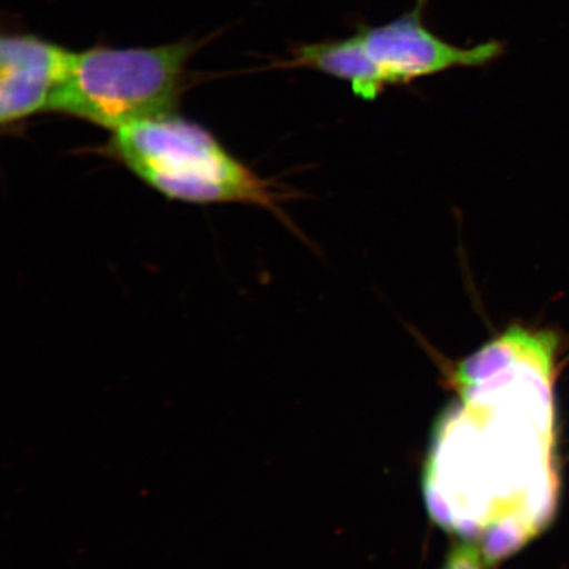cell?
<instances>
[{"label":"cell","mask_w":569,"mask_h":569,"mask_svg":"<svg viewBox=\"0 0 569 569\" xmlns=\"http://www.w3.org/2000/svg\"><path fill=\"white\" fill-rule=\"evenodd\" d=\"M109 151L141 181L176 201L276 209L268 182L203 127L173 113L119 128L112 132Z\"/></svg>","instance_id":"cell-1"},{"label":"cell","mask_w":569,"mask_h":569,"mask_svg":"<svg viewBox=\"0 0 569 569\" xmlns=\"http://www.w3.org/2000/svg\"><path fill=\"white\" fill-rule=\"evenodd\" d=\"M427 0L387 24L360 26L350 38L297 46L276 68H305L339 78L372 101L383 90L457 68H482L505 53L501 41L472 48L450 44L425 24Z\"/></svg>","instance_id":"cell-2"},{"label":"cell","mask_w":569,"mask_h":569,"mask_svg":"<svg viewBox=\"0 0 569 569\" xmlns=\"http://www.w3.org/2000/svg\"><path fill=\"white\" fill-rule=\"evenodd\" d=\"M198 42L151 48L97 47L71 52L66 77L47 111L119 128L173 113L184 68Z\"/></svg>","instance_id":"cell-3"},{"label":"cell","mask_w":569,"mask_h":569,"mask_svg":"<svg viewBox=\"0 0 569 569\" xmlns=\"http://www.w3.org/2000/svg\"><path fill=\"white\" fill-rule=\"evenodd\" d=\"M71 52L34 34H4L0 41V122H23L49 102L66 77Z\"/></svg>","instance_id":"cell-4"},{"label":"cell","mask_w":569,"mask_h":569,"mask_svg":"<svg viewBox=\"0 0 569 569\" xmlns=\"http://www.w3.org/2000/svg\"><path fill=\"white\" fill-rule=\"evenodd\" d=\"M487 555L472 540H457L448 550L442 569H487Z\"/></svg>","instance_id":"cell-5"}]
</instances>
